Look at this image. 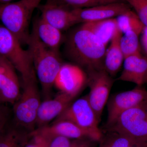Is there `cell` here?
<instances>
[{
  "mask_svg": "<svg viewBox=\"0 0 147 147\" xmlns=\"http://www.w3.org/2000/svg\"><path fill=\"white\" fill-rule=\"evenodd\" d=\"M31 134L39 135L46 140L57 136H62L71 139H90L96 142L93 136L88 131L66 120L57 121L52 125L38 127Z\"/></svg>",
  "mask_w": 147,
  "mask_h": 147,
  "instance_id": "5bb4252c",
  "label": "cell"
},
{
  "mask_svg": "<svg viewBox=\"0 0 147 147\" xmlns=\"http://www.w3.org/2000/svg\"><path fill=\"white\" fill-rule=\"evenodd\" d=\"M106 46L97 37L82 25L66 39L65 53L69 60L85 71L104 67Z\"/></svg>",
  "mask_w": 147,
  "mask_h": 147,
  "instance_id": "6da1fadb",
  "label": "cell"
},
{
  "mask_svg": "<svg viewBox=\"0 0 147 147\" xmlns=\"http://www.w3.org/2000/svg\"><path fill=\"white\" fill-rule=\"evenodd\" d=\"M0 55L6 58L21 74L23 84L36 79L31 55L24 50L18 38L0 25Z\"/></svg>",
  "mask_w": 147,
  "mask_h": 147,
  "instance_id": "277c9868",
  "label": "cell"
},
{
  "mask_svg": "<svg viewBox=\"0 0 147 147\" xmlns=\"http://www.w3.org/2000/svg\"><path fill=\"white\" fill-rule=\"evenodd\" d=\"M107 129L147 142V101L123 112Z\"/></svg>",
  "mask_w": 147,
  "mask_h": 147,
  "instance_id": "52a82bcc",
  "label": "cell"
},
{
  "mask_svg": "<svg viewBox=\"0 0 147 147\" xmlns=\"http://www.w3.org/2000/svg\"><path fill=\"white\" fill-rule=\"evenodd\" d=\"M38 8L42 19L61 31L77 24L72 9L61 4L58 0H46L45 4L40 5Z\"/></svg>",
  "mask_w": 147,
  "mask_h": 147,
  "instance_id": "7c38bea8",
  "label": "cell"
},
{
  "mask_svg": "<svg viewBox=\"0 0 147 147\" xmlns=\"http://www.w3.org/2000/svg\"><path fill=\"white\" fill-rule=\"evenodd\" d=\"M87 80L86 72L79 65L63 63L54 85L61 92L75 98L87 85Z\"/></svg>",
  "mask_w": 147,
  "mask_h": 147,
  "instance_id": "30bf717a",
  "label": "cell"
},
{
  "mask_svg": "<svg viewBox=\"0 0 147 147\" xmlns=\"http://www.w3.org/2000/svg\"><path fill=\"white\" fill-rule=\"evenodd\" d=\"M131 8L127 3L117 2L89 8L74 9L72 11L77 24H83L114 18Z\"/></svg>",
  "mask_w": 147,
  "mask_h": 147,
  "instance_id": "8fae6325",
  "label": "cell"
},
{
  "mask_svg": "<svg viewBox=\"0 0 147 147\" xmlns=\"http://www.w3.org/2000/svg\"><path fill=\"white\" fill-rule=\"evenodd\" d=\"M98 147H147V142L119 134L108 131L102 135Z\"/></svg>",
  "mask_w": 147,
  "mask_h": 147,
  "instance_id": "ffe728a7",
  "label": "cell"
},
{
  "mask_svg": "<svg viewBox=\"0 0 147 147\" xmlns=\"http://www.w3.org/2000/svg\"><path fill=\"white\" fill-rule=\"evenodd\" d=\"M8 118V112L5 107L0 104V135L5 130Z\"/></svg>",
  "mask_w": 147,
  "mask_h": 147,
  "instance_id": "83f0119b",
  "label": "cell"
},
{
  "mask_svg": "<svg viewBox=\"0 0 147 147\" xmlns=\"http://www.w3.org/2000/svg\"><path fill=\"white\" fill-rule=\"evenodd\" d=\"M147 101V90L142 86L113 95L107 102L108 117L106 128L112 126L123 112Z\"/></svg>",
  "mask_w": 147,
  "mask_h": 147,
  "instance_id": "9c48e42d",
  "label": "cell"
},
{
  "mask_svg": "<svg viewBox=\"0 0 147 147\" xmlns=\"http://www.w3.org/2000/svg\"><path fill=\"white\" fill-rule=\"evenodd\" d=\"M141 34V45L145 55L147 56V26H145Z\"/></svg>",
  "mask_w": 147,
  "mask_h": 147,
  "instance_id": "f1b7e54d",
  "label": "cell"
},
{
  "mask_svg": "<svg viewBox=\"0 0 147 147\" xmlns=\"http://www.w3.org/2000/svg\"><path fill=\"white\" fill-rule=\"evenodd\" d=\"M20 89L15 67L0 55V102L14 104L21 95Z\"/></svg>",
  "mask_w": 147,
  "mask_h": 147,
  "instance_id": "4fadbf2b",
  "label": "cell"
},
{
  "mask_svg": "<svg viewBox=\"0 0 147 147\" xmlns=\"http://www.w3.org/2000/svg\"><path fill=\"white\" fill-rule=\"evenodd\" d=\"M86 71L88 77L87 85L90 88L87 97L100 122L103 109L108 102L110 91L115 80L105 69H89Z\"/></svg>",
  "mask_w": 147,
  "mask_h": 147,
  "instance_id": "ba28073f",
  "label": "cell"
},
{
  "mask_svg": "<svg viewBox=\"0 0 147 147\" xmlns=\"http://www.w3.org/2000/svg\"><path fill=\"white\" fill-rule=\"evenodd\" d=\"M116 19L118 28L122 33L132 31L139 35L145 27L137 13L131 9L117 16Z\"/></svg>",
  "mask_w": 147,
  "mask_h": 147,
  "instance_id": "7402d4cb",
  "label": "cell"
},
{
  "mask_svg": "<svg viewBox=\"0 0 147 147\" xmlns=\"http://www.w3.org/2000/svg\"><path fill=\"white\" fill-rule=\"evenodd\" d=\"M31 137L30 133L20 128L4 130L0 135V147H24Z\"/></svg>",
  "mask_w": 147,
  "mask_h": 147,
  "instance_id": "44dd1931",
  "label": "cell"
},
{
  "mask_svg": "<svg viewBox=\"0 0 147 147\" xmlns=\"http://www.w3.org/2000/svg\"><path fill=\"white\" fill-rule=\"evenodd\" d=\"M115 80L131 82L139 86L147 84V56L140 53L125 58L123 71Z\"/></svg>",
  "mask_w": 147,
  "mask_h": 147,
  "instance_id": "2e32d148",
  "label": "cell"
},
{
  "mask_svg": "<svg viewBox=\"0 0 147 147\" xmlns=\"http://www.w3.org/2000/svg\"><path fill=\"white\" fill-rule=\"evenodd\" d=\"M74 98L60 92L53 99H46L41 102L37 116V128L47 125L49 122L57 117L71 104Z\"/></svg>",
  "mask_w": 147,
  "mask_h": 147,
  "instance_id": "9a60e30c",
  "label": "cell"
},
{
  "mask_svg": "<svg viewBox=\"0 0 147 147\" xmlns=\"http://www.w3.org/2000/svg\"><path fill=\"white\" fill-rule=\"evenodd\" d=\"M42 0H20L0 4V20L3 26L22 43L27 44L30 34L29 23Z\"/></svg>",
  "mask_w": 147,
  "mask_h": 147,
  "instance_id": "3957f363",
  "label": "cell"
},
{
  "mask_svg": "<svg viewBox=\"0 0 147 147\" xmlns=\"http://www.w3.org/2000/svg\"><path fill=\"white\" fill-rule=\"evenodd\" d=\"M82 25L97 37L106 47L118 28L116 18L83 23Z\"/></svg>",
  "mask_w": 147,
  "mask_h": 147,
  "instance_id": "d6986e66",
  "label": "cell"
},
{
  "mask_svg": "<svg viewBox=\"0 0 147 147\" xmlns=\"http://www.w3.org/2000/svg\"><path fill=\"white\" fill-rule=\"evenodd\" d=\"M27 44L42 92L45 96H48L63 64L59 52L51 50L44 45L33 29Z\"/></svg>",
  "mask_w": 147,
  "mask_h": 147,
  "instance_id": "7a4b0ae2",
  "label": "cell"
},
{
  "mask_svg": "<svg viewBox=\"0 0 147 147\" xmlns=\"http://www.w3.org/2000/svg\"><path fill=\"white\" fill-rule=\"evenodd\" d=\"M122 34L117 28L110 41V46L108 50H106L105 53L104 67L105 70L113 77L116 76L120 70L124 60V57L120 45Z\"/></svg>",
  "mask_w": 147,
  "mask_h": 147,
  "instance_id": "e0dca14e",
  "label": "cell"
},
{
  "mask_svg": "<svg viewBox=\"0 0 147 147\" xmlns=\"http://www.w3.org/2000/svg\"><path fill=\"white\" fill-rule=\"evenodd\" d=\"M24 90L14 103V118L19 128L31 133L35 130L38 112L41 103L36 79L23 84Z\"/></svg>",
  "mask_w": 147,
  "mask_h": 147,
  "instance_id": "5b68a950",
  "label": "cell"
},
{
  "mask_svg": "<svg viewBox=\"0 0 147 147\" xmlns=\"http://www.w3.org/2000/svg\"><path fill=\"white\" fill-rule=\"evenodd\" d=\"M139 36L132 31L127 32L122 36L120 45L124 59L129 56L141 53Z\"/></svg>",
  "mask_w": 147,
  "mask_h": 147,
  "instance_id": "603a6c76",
  "label": "cell"
},
{
  "mask_svg": "<svg viewBox=\"0 0 147 147\" xmlns=\"http://www.w3.org/2000/svg\"><path fill=\"white\" fill-rule=\"evenodd\" d=\"M134 9V11L144 24L147 26V0H123Z\"/></svg>",
  "mask_w": 147,
  "mask_h": 147,
  "instance_id": "484cf974",
  "label": "cell"
},
{
  "mask_svg": "<svg viewBox=\"0 0 147 147\" xmlns=\"http://www.w3.org/2000/svg\"><path fill=\"white\" fill-rule=\"evenodd\" d=\"M61 4L69 8H86L112 3L124 2L123 0H58Z\"/></svg>",
  "mask_w": 147,
  "mask_h": 147,
  "instance_id": "d4e9b609",
  "label": "cell"
},
{
  "mask_svg": "<svg viewBox=\"0 0 147 147\" xmlns=\"http://www.w3.org/2000/svg\"><path fill=\"white\" fill-rule=\"evenodd\" d=\"M46 140L47 147H93L94 142L90 139H71L62 136Z\"/></svg>",
  "mask_w": 147,
  "mask_h": 147,
  "instance_id": "cb8c5ba5",
  "label": "cell"
},
{
  "mask_svg": "<svg viewBox=\"0 0 147 147\" xmlns=\"http://www.w3.org/2000/svg\"><path fill=\"white\" fill-rule=\"evenodd\" d=\"M61 120L69 121L88 131L93 136L96 142H99L103 135L98 127L100 122L87 95L71 102L58 116L55 121Z\"/></svg>",
  "mask_w": 147,
  "mask_h": 147,
  "instance_id": "8992f818",
  "label": "cell"
},
{
  "mask_svg": "<svg viewBox=\"0 0 147 147\" xmlns=\"http://www.w3.org/2000/svg\"><path fill=\"white\" fill-rule=\"evenodd\" d=\"M34 30L40 40L47 47L59 52L63 40L61 31L40 17L35 23Z\"/></svg>",
  "mask_w": 147,
  "mask_h": 147,
  "instance_id": "ac0fdd59",
  "label": "cell"
},
{
  "mask_svg": "<svg viewBox=\"0 0 147 147\" xmlns=\"http://www.w3.org/2000/svg\"><path fill=\"white\" fill-rule=\"evenodd\" d=\"M32 139L29 140L24 147H47V142L39 135L31 134Z\"/></svg>",
  "mask_w": 147,
  "mask_h": 147,
  "instance_id": "4316f807",
  "label": "cell"
}]
</instances>
